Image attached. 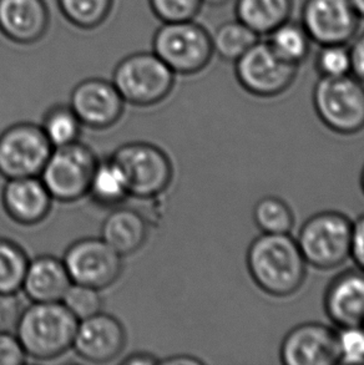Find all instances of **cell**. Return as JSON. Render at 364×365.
Returning <instances> with one entry per match:
<instances>
[{
	"label": "cell",
	"mask_w": 364,
	"mask_h": 365,
	"mask_svg": "<svg viewBox=\"0 0 364 365\" xmlns=\"http://www.w3.org/2000/svg\"><path fill=\"white\" fill-rule=\"evenodd\" d=\"M246 266L263 293L288 298L305 284L308 264L290 233H262L247 248Z\"/></svg>",
	"instance_id": "1"
},
{
	"label": "cell",
	"mask_w": 364,
	"mask_h": 365,
	"mask_svg": "<svg viewBox=\"0 0 364 365\" xmlns=\"http://www.w3.org/2000/svg\"><path fill=\"white\" fill-rule=\"evenodd\" d=\"M78 323L61 302H31L20 317L15 336L26 356L53 361L71 349Z\"/></svg>",
	"instance_id": "2"
},
{
	"label": "cell",
	"mask_w": 364,
	"mask_h": 365,
	"mask_svg": "<svg viewBox=\"0 0 364 365\" xmlns=\"http://www.w3.org/2000/svg\"><path fill=\"white\" fill-rule=\"evenodd\" d=\"M353 221L338 211H322L307 218L295 241L307 264L320 271L343 266L350 258Z\"/></svg>",
	"instance_id": "3"
},
{
	"label": "cell",
	"mask_w": 364,
	"mask_h": 365,
	"mask_svg": "<svg viewBox=\"0 0 364 365\" xmlns=\"http://www.w3.org/2000/svg\"><path fill=\"white\" fill-rule=\"evenodd\" d=\"M312 103L320 123L332 133L350 136L364 128V83L353 75L320 76Z\"/></svg>",
	"instance_id": "4"
},
{
	"label": "cell",
	"mask_w": 364,
	"mask_h": 365,
	"mask_svg": "<svg viewBox=\"0 0 364 365\" xmlns=\"http://www.w3.org/2000/svg\"><path fill=\"white\" fill-rule=\"evenodd\" d=\"M175 79L176 74L153 51H140L116 65L111 81L126 104L148 108L171 94Z\"/></svg>",
	"instance_id": "5"
},
{
	"label": "cell",
	"mask_w": 364,
	"mask_h": 365,
	"mask_svg": "<svg viewBox=\"0 0 364 365\" xmlns=\"http://www.w3.org/2000/svg\"><path fill=\"white\" fill-rule=\"evenodd\" d=\"M110 160L123 175L128 196L131 197H156L163 195L173 182L171 158L153 143H125L113 151Z\"/></svg>",
	"instance_id": "6"
},
{
	"label": "cell",
	"mask_w": 364,
	"mask_h": 365,
	"mask_svg": "<svg viewBox=\"0 0 364 365\" xmlns=\"http://www.w3.org/2000/svg\"><path fill=\"white\" fill-rule=\"evenodd\" d=\"M153 51L176 75H195L213 56L211 34L195 20L163 23L153 38Z\"/></svg>",
	"instance_id": "7"
},
{
	"label": "cell",
	"mask_w": 364,
	"mask_h": 365,
	"mask_svg": "<svg viewBox=\"0 0 364 365\" xmlns=\"http://www.w3.org/2000/svg\"><path fill=\"white\" fill-rule=\"evenodd\" d=\"M98 161L93 148L76 141L53 148L39 178L53 200L75 202L88 196Z\"/></svg>",
	"instance_id": "8"
},
{
	"label": "cell",
	"mask_w": 364,
	"mask_h": 365,
	"mask_svg": "<svg viewBox=\"0 0 364 365\" xmlns=\"http://www.w3.org/2000/svg\"><path fill=\"white\" fill-rule=\"evenodd\" d=\"M237 83L248 94L271 99L285 93L295 83L298 66L280 59L267 41L258 40L233 63Z\"/></svg>",
	"instance_id": "9"
},
{
	"label": "cell",
	"mask_w": 364,
	"mask_h": 365,
	"mask_svg": "<svg viewBox=\"0 0 364 365\" xmlns=\"http://www.w3.org/2000/svg\"><path fill=\"white\" fill-rule=\"evenodd\" d=\"M53 148L39 125H11L0 133V176L6 180L39 176Z\"/></svg>",
	"instance_id": "10"
},
{
	"label": "cell",
	"mask_w": 364,
	"mask_h": 365,
	"mask_svg": "<svg viewBox=\"0 0 364 365\" xmlns=\"http://www.w3.org/2000/svg\"><path fill=\"white\" fill-rule=\"evenodd\" d=\"M63 261L73 283L98 291L113 286L123 272V256L101 237L81 238L71 243Z\"/></svg>",
	"instance_id": "11"
},
{
	"label": "cell",
	"mask_w": 364,
	"mask_h": 365,
	"mask_svg": "<svg viewBox=\"0 0 364 365\" xmlns=\"http://www.w3.org/2000/svg\"><path fill=\"white\" fill-rule=\"evenodd\" d=\"M300 21L318 46L350 44L360 24L350 0H305Z\"/></svg>",
	"instance_id": "12"
},
{
	"label": "cell",
	"mask_w": 364,
	"mask_h": 365,
	"mask_svg": "<svg viewBox=\"0 0 364 365\" xmlns=\"http://www.w3.org/2000/svg\"><path fill=\"white\" fill-rule=\"evenodd\" d=\"M280 361L285 365L340 364L337 331L320 322L293 327L280 343Z\"/></svg>",
	"instance_id": "13"
},
{
	"label": "cell",
	"mask_w": 364,
	"mask_h": 365,
	"mask_svg": "<svg viewBox=\"0 0 364 365\" xmlns=\"http://www.w3.org/2000/svg\"><path fill=\"white\" fill-rule=\"evenodd\" d=\"M125 104L113 81L100 78L83 80L70 95V108L80 123L93 130L113 126L121 119Z\"/></svg>",
	"instance_id": "14"
},
{
	"label": "cell",
	"mask_w": 364,
	"mask_h": 365,
	"mask_svg": "<svg viewBox=\"0 0 364 365\" xmlns=\"http://www.w3.org/2000/svg\"><path fill=\"white\" fill-rule=\"evenodd\" d=\"M126 346V331L118 318L98 312L79 321L73 349L84 361L103 364L116 359Z\"/></svg>",
	"instance_id": "15"
},
{
	"label": "cell",
	"mask_w": 364,
	"mask_h": 365,
	"mask_svg": "<svg viewBox=\"0 0 364 365\" xmlns=\"http://www.w3.org/2000/svg\"><path fill=\"white\" fill-rule=\"evenodd\" d=\"M323 307L335 327H364V271L348 268L330 279Z\"/></svg>",
	"instance_id": "16"
},
{
	"label": "cell",
	"mask_w": 364,
	"mask_h": 365,
	"mask_svg": "<svg viewBox=\"0 0 364 365\" xmlns=\"http://www.w3.org/2000/svg\"><path fill=\"white\" fill-rule=\"evenodd\" d=\"M50 25L45 0H0V33L18 45H33L44 38Z\"/></svg>",
	"instance_id": "17"
},
{
	"label": "cell",
	"mask_w": 364,
	"mask_h": 365,
	"mask_svg": "<svg viewBox=\"0 0 364 365\" xmlns=\"http://www.w3.org/2000/svg\"><path fill=\"white\" fill-rule=\"evenodd\" d=\"M5 212L21 226H35L49 216L53 197L39 176L10 178L1 191Z\"/></svg>",
	"instance_id": "18"
},
{
	"label": "cell",
	"mask_w": 364,
	"mask_h": 365,
	"mask_svg": "<svg viewBox=\"0 0 364 365\" xmlns=\"http://www.w3.org/2000/svg\"><path fill=\"white\" fill-rule=\"evenodd\" d=\"M71 283L64 261L44 255L30 259L21 289L31 302H61Z\"/></svg>",
	"instance_id": "19"
},
{
	"label": "cell",
	"mask_w": 364,
	"mask_h": 365,
	"mask_svg": "<svg viewBox=\"0 0 364 365\" xmlns=\"http://www.w3.org/2000/svg\"><path fill=\"white\" fill-rule=\"evenodd\" d=\"M148 237L146 220L133 208H115L101 226V238L123 257L138 252Z\"/></svg>",
	"instance_id": "20"
},
{
	"label": "cell",
	"mask_w": 364,
	"mask_h": 365,
	"mask_svg": "<svg viewBox=\"0 0 364 365\" xmlns=\"http://www.w3.org/2000/svg\"><path fill=\"white\" fill-rule=\"evenodd\" d=\"M293 0H235V16L260 38L290 19Z\"/></svg>",
	"instance_id": "21"
},
{
	"label": "cell",
	"mask_w": 364,
	"mask_h": 365,
	"mask_svg": "<svg viewBox=\"0 0 364 365\" xmlns=\"http://www.w3.org/2000/svg\"><path fill=\"white\" fill-rule=\"evenodd\" d=\"M266 41L280 59L298 68L310 56L313 45L300 21L290 19L272 30Z\"/></svg>",
	"instance_id": "22"
},
{
	"label": "cell",
	"mask_w": 364,
	"mask_h": 365,
	"mask_svg": "<svg viewBox=\"0 0 364 365\" xmlns=\"http://www.w3.org/2000/svg\"><path fill=\"white\" fill-rule=\"evenodd\" d=\"M88 195L101 207L120 206L130 197L123 175L110 158L98 161Z\"/></svg>",
	"instance_id": "23"
},
{
	"label": "cell",
	"mask_w": 364,
	"mask_h": 365,
	"mask_svg": "<svg viewBox=\"0 0 364 365\" xmlns=\"http://www.w3.org/2000/svg\"><path fill=\"white\" fill-rule=\"evenodd\" d=\"M213 54L227 63H235L256 44L260 36L240 20L226 21L211 34Z\"/></svg>",
	"instance_id": "24"
},
{
	"label": "cell",
	"mask_w": 364,
	"mask_h": 365,
	"mask_svg": "<svg viewBox=\"0 0 364 365\" xmlns=\"http://www.w3.org/2000/svg\"><path fill=\"white\" fill-rule=\"evenodd\" d=\"M40 128L51 146L60 148L79 141L83 123L70 105L58 104L45 113Z\"/></svg>",
	"instance_id": "25"
},
{
	"label": "cell",
	"mask_w": 364,
	"mask_h": 365,
	"mask_svg": "<svg viewBox=\"0 0 364 365\" xmlns=\"http://www.w3.org/2000/svg\"><path fill=\"white\" fill-rule=\"evenodd\" d=\"M253 221L262 233L282 235L292 232L295 217L293 210L283 198L271 195L257 201L253 207Z\"/></svg>",
	"instance_id": "26"
},
{
	"label": "cell",
	"mask_w": 364,
	"mask_h": 365,
	"mask_svg": "<svg viewBox=\"0 0 364 365\" xmlns=\"http://www.w3.org/2000/svg\"><path fill=\"white\" fill-rule=\"evenodd\" d=\"M60 13L81 30L96 29L108 19L115 0H56Z\"/></svg>",
	"instance_id": "27"
},
{
	"label": "cell",
	"mask_w": 364,
	"mask_h": 365,
	"mask_svg": "<svg viewBox=\"0 0 364 365\" xmlns=\"http://www.w3.org/2000/svg\"><path fill=\"white\" fill-rule=\"evenodd\" d=\"M29 261L23 247L0 237V293H18L21 289Z\"/></svg>",
	"instance_id": "28"
},
{
	"label": "cell",
	"mask_w": 364,
	"mask_h": 365,
	"mask_svg": "<svg viewBox=\"0 0 364 365\" xmlns=\"http://www.w3.org/2000/svg\"><path fill=\"white\" fill-rule=\"evenodd\" d=\"M315 69L322 78L350 75L352 70L348 44L322 45L315 56Z\"/></svg>",
	"instance_id": "29"
},
{
	"label": "cell",
	"mask_w": 364,
	"mask_h": 365,
	"mask_svg": "<svg viewBox=\"0 0 364 365\" xmlns=\"http://www.w3.org/2000/svg\"><path fill=\"white\" fill-rule=\"evenodd\" d=\"M61 303L78 321L86 319L103 309V297L100 291L93 287L76 283H71Z\"/></svg>",
	"instance_id": "30"
},
{
	"label": "cell",
	"mask_w": 364,
	"mask_h": 365,
	"mask_svg": "<svg viewBox=\"0 0 364 365\" xmlns=\"http://www.w3.org/2000/svg\"><path fill=\"white\" fill-rule=\"evenodd\" d=\"M150 9L161 23L195 20L202 0H148Z\"/></svg>",
	"instance_id": "31"
},
{
	"label": "cell",
	"mask_w": 364,
	"mask_h": 365,
	"mask_svg": "<svg viewBox=\"0 0 364 365\" xmlns=\"http://www.w3.org/2000/svg\"><path fill=\"white\" fill-rule=\"evenodd\" d=\"M340 364H364V327H345L337 331Z\"/></svg>",
	"instance_id": "32"
},
{
	"label": "cell",
	"mask_w": 364,
	"mask_h": 365,
	"mask_svg": "<svg viewBox=\"0 0 364 365\" xmlns=\"http://www.w3.org/2000/svg\"><path fill=\"white\" fill-rule=\"evenodd\" d=\"M24 308L16 293H0V331L15 333Z\"/></svg>",
	"instance_id": "33"
},
{
	"label": "cell",
	"mask_w": 364,
	"mask_h": 365,
	"mask_svg": "<svg viewBox=\"0 0 364 365\" xmlns=\"http://www.w3.org/2000/svg\"><path fill=\"white\" fill-rule=\"evenodd\" d=\"M26 354L14 333L0 331V365H21Z\"/></svg>",
	"instance_id": "34"
},
{
	"label": "cell",
	"mask_w": 364,
	"mask_h": 365,
	"mask_svg": "<svg viewBox=\"0 0 364 365\" xmlns=\"http://www.w3.org/2000/svg\"><path fill=\"white\" fill-rule=\"evenodd\" d=\"M350 259L355 262L357 268L364 271V215L353 222Z\"/></svg>",
	"instance_id": "35"
},
{
	"label": "cell",
	"mask_w": 364,
	"mask_h": 365,
	"mask_svg": "<svg viewBox=\"0 0 364 365\" xmlns=\"http://www.w3.org/2000/svg\"><path fill=\"white\" fill-rule=\"evenodd\" d=\"M350 54V73L357 79L364 83V31L355 35L353 40L348 44Z\"/></svg>",
	"instance_id": "36"
},
{
	"label": "cell",
	"mask_w": 364,
	"mask_h": 365,
	"mask_svg": "<svg viewBox=\"0 0 364 365\" xmlns=\"http://www.w3.org/2000/svg\"><path fill=\"white\" fill-rule=\"evenodd\" d=\"M125 365H151L158 364V358L148 351H135L121 361Z\"/></svg>",
	"instance_id": "37"
},
{
	"label": "cell",
	"mask_w": 364,
	"mask_h": 365,
	"mask_svg": "<svg viewBox=\"0 0 364 365\" xmlns=\"http://www.w3.org/2000/svg\"><path fill=\"white\" fill-rule=\"evenodd\" d=\"M158 364L165 365H181V364H203L201 359H198L196 356H175L171 358H166V359H158Z\"/></svg>",
	"instance_id": "38"
},
{
	"label": "cell",
	"mask_w": 364,
	"mask_h": 365,
	"mask_svg": "<svg viewBox=\"0 0 364 365\" xmlns=\"http://www.w3.org/2000/svg\"><path fill=\"white\" fill-rule=\"evenodd\" d=\"M350 3L357 15L360 16V19L364 20V0H350Z\"/></svg>",
	"instance_id": "39"
},
{
	"label": "cell",
	"mask_w": 364,
	"mask_h": 365,
	"mask_svg": "<svg viewBox=\"0 0 364 365\" xmlns=\"http://www.w3.org/2000/svg\"><path fill=\"white\" fill-rule=\"evenodd\" d=\"M230 1H232V0H202L203 4L212 6V8H220V6L228 4Z\"/></svg>",
	"instance_id": "40"
},
{
	"label": "cell",
	"mask_w": 364,
	"mask_h": 365,
	"mask_svg": "<svg viewBox=\"0 0 364 365\" xmlns=\"http://www.w3.org/2000/svg\"><path fill=\"white\" fill-rule=\"evenodd\" d=\"M360 190H362V192H363V195H364V165H363V168H362V171H360Z\"/></svg>",
	"instance_id": "41"
}]
</instances>
